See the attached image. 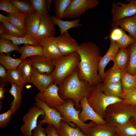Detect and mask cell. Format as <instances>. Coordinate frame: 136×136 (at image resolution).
<instances>
[{"label": "cell", "mask_w": 136, "mask_h": 136, "mask_svg": "<svg viewBox=\"0 0 136 136\" xmlns=\"http://www.w3.org/2000/svg\"><path fill=\"white\" fill-rule=\"evenodd\" d=\"M77 52L80 58L77 66L80 79L92 86L101 83L98 66L102 56L97 45L91 42H85L79 44Z\"/></svg>", "instance_id": "cell-1"}, {"label": "cell", "mask_w": 136, "mask_h": 136, "mask_svg": "<svg viewBox=\"0 0 136 136\" xmlns=\"http://www.w3.org/2000/svg\"><path fill=\"white\" fill-rule=\"evenodd\" d=\"M78 72L77 68L58 86L60 96L64 100H73L75 103L76 109L77 110L81 109V100L89 97L93 87L87 82L80 79Z\"/></svg>", "instance_id": "cell-2"}, {"label": "cell", "mask_w": 136, "mask_h": 136, "mask_svg": "<svg viewBox=\"0 0 136 136\" xmlns=\"http://www.w3.org/2000/svg\"><path fill=\"white\" fill-rule=\"evenodd\" d=\"M80 60L79 55L76 52L53 60L55 69L51 74L54 83L58 86L76 69Z\"/></svg>", "instance_id": "cell-3"}, {"label": "cell", "mask_w": 136, "mask_h": 136, "mask_svg": "<svg viewBox=\"0 0 136 136\" xmlns=\"http://www.w3.org/2000/svg\"><path fill=\"white\" fill-rule=\"evenodd\" d=\"M75 105V103L73 100L67 99L63 105L54 108L60 113L62 117L70 126L74 127H78L87 135L88 129L96 123L92 121L88 123L82 122L79 117L81 110H77Z\"/></svg>", "instance_id": "cell-4"}, {"label": "cell", "mask_w": 136, "mask_h": 136, "mask_svg": "<svg viewBox=\"0 0 136 136\" xmlns=\"http://www.w3.org/2000/svg\"><path fill=\"white\" fill-rule=\"evenodd\" d=\"M132 116V106L122 100L107 107L104 119L109 124L120 125L129 122Z\"/></svg>", "instance_id": "cell-5"}, {"label": "cell", "mask_w": 136, "mask_h": 136, "mask_svg": "<svg viewBox=\"0 0 136 136\" xmlns=\"http://www.w3.org/2000/svg\"><path fill=\"white\" fill-rule=\"evenodd\" d=\"M87 99L90 106L104 119L106 110L109 106L123 100L121 99L105 94L101 90L99 84L93 86L90 95Z\"/></svg>", "instance_id": "cell-6"}, {"label": "cell", "mask_w": 136, "mask_h": 136, "mask_svg": "<svg viewBox=\"0 0 136 136\" xmlns=\"http://www.w3.org/2000/svg\"><path fill=\"white\" fill-rule=\"evenodd\" d=\"M44 113L41 108L36 105L29 109L27 112L23 117L24 123L20 130L24 136H32V131L37 126L39 117L41 116L43 119Z\"/></svg>", "instance_id": "cell-7"}, {"label": "cell", "mask_w": 136, "mask_h": 136, "mask_svg": "<svg viewBox=\"0 0 136 136\" xmlns=\"http://www.w3.org/2000/svg\"><path fill=\"white\" fill-rule=\"evenodd\" d=\"M34 98L36 101L35 105L42 108L45 113L43 118L39 121L41 124L51 125L56 129L60 127L62 121L66 122L60 113L55 108L49 107L44 101L36 96Z\"/></svg>", "instance_id": "cell-8"}, {"label": "cell", "mask_w": 136, "mask_h": 136, "mask_svg": "<svg viewBox=\"0 0 136 136\" xmlns=\"http://www.w3.org/2000/svg\"><path fill=\"white\" fill-rule=\"evenodd\" d=\"M99 4L97 0H72L63 18H76L84 14L87 10L94 8Z\"/></svg>", "instance_id": "cell-9"}, {"label": "cell", "mask_w": 136, "mask_h": 136, "mask_svg": "<svg viewBox=\"0 0 136 136\" xmlns=\"http://www.w3.org/2000/svg\"><path fill=\"white\" fill-rule=\"evenodd\" d=\"M125 4L121 2L113 3L111 10L112 21H117L132 17L136 14V0H128Z\"/></svg>", "instance_id": "cell-10"}, {"label": "cell", "mask_w": 136, "mask_h": 136, "mask_svg": "<svg viewBox=\"0 0 136 136\" xmlns=\"http://www.w3.org/2000/svg\"><path fill=\"white\" fill-rule=\"evenodd\" d=\"M55 25L49 13L42 15L39 26L33 40L39 44L44 39L54 36L56 34Z\"/></svg>", "instance_id": "cell-11"}, {"label": "cell", "mask_w": 136, "mask_h": 136, "mask_svg": "<svg viewBox=\"0 0 136 136\" xmlns=\"http://www.w3.org/2000/svg\"><path fill=\"white\" fill-rule=\"evenodd\" d=\"M59 89L58 86L53 83L44 91L39 92L36 96L44 101L49 107L55 108L62 105L66 101L59 96Z\"/></svg>", "instance_id": "cell-12"}, {"label": "cell", "mask_w": 136, "mask_h": 136, "mask_svg": "<svg viewBox=\"0 0 136 136\" xmlns=\"http://www.w3.org/2000/svg\"><path fill=\"white\" fill-rule=\"evenodd\" d=\"M59 49L63 56L77 52L79 44L69 34L68 32L56 37Z\"/></svg>", "instance_id": "cell-13"}, {"label": "cell", "mask_w": 136, "mask_h": 136, "mask_svg": "<svg viewBox=\"0 0 136 136\" xmlns=\"http://www.w3.org/2000/svg\"><path fill=\"white\" fill-rule=\"evenodd\" d=\"M80 103L82 109L79 115L80 120L83 122L90 120L99 124L107 123L106 121L95 111L89 104L87 97H85L80 100Z\"/></svg>", "instance_id": "cell-14"}, {"label": "cell", "mask_w": 136, "mask_h": 136, "mask_svg": "<svg viewBox=\"0 0 136 136\" xmlns=\"http://www.w3.org/2000/svg\"><path fill=\"white\" fill-rule=\"evenodd\" d=\"M39 44L42 48L43 55L52 60L63 56L55 36L44 39L40 41Z\"/></svg>", "instance_id": "cell-15"}, {"label": "cell", "mask_w": 136, "mask_h": 136, "mask_svg": "<svg viewBox=\"0 0 136 136\" xmlns=\"http://www.w3.org/2000/svg\"><path fill=\"white\" fill-rule=\"evenodd\" d=\"M31 83L35 85L42 92L46 89L54 82L51 74L41 73L33 68L31 79Z\"/></svg>", "instance_id": "cell-16"}, {"label": "cell", "mask_w": 136, "mask_h": 136, "mask_svg": "<svg viewBox=\"0 0 136 136\" xmlns=\"http://www.w3.org/2000/svg\"><path fill=\"white\" fill-rule=\"evenodd\" d=\"M29 58L33 67L41 73L51 74L55 69L53 61L43 55L35 56Z\"/></svg>", "instance_id": "cell-17"}, {"label": "cell", "mask_w": 136, "mask_h": 136, "mask_svg": "<svg viewBox=\"0 0 136 136\" xmlns=\"http://www.w3.org/2000/svg\"><path fill=\"white\" fill-rule=\"evenodd\" d=\"M119 49L115 42L110 40V45L108 51L104 56L101 57L98 63V73L102 80L104 76L106 66L110 61H113Z\"/></svg>", "instance_id": "cell-18"}, {"label": "cell", "mask_w": 136, "mask_h": 136, "mask_svg": "<svg viewBox=\"0 0 136 136\" xmlns=\"http://www.w3.org/2000/svg\"><path fill=\"white\" fill-rule=\"evenodd\" d=\"M87 136H118L115 126L107 123L96 124L88 129Z\"/></svg>", "instance_id": "cell-19"}, {"label": "cell", "mask_w": 136, "mask_h": 136, "mask_svg": "<svg viewBox=\"0 0 136 136\" xmlns=\"http://www.w3.org/2000/svg\"><path fill=\"white\" fill-rule=\"evenodd\" d=\"M42 15L36 12L27 15L24 20L26 29V35L32 38L36 33L40 26Z\"/></svg>", "instance_id": "cell-20"}, {"label": "cell", "mask_w": 136, "mask_h": 136, "mask_svg": "<svg viewBox=\"0 0 136 136\" xmlns=\"http://www.w3.org/2000/svg\"><path fill=\"white\" fill-rule=\"evenodd\" d=\"M111 25L112 27H120L136 41V19L132 16L113 22Z\"/></svg>", "instance_id": "cell-21"}, {"label": "cell", "mask_w": 136, "mask_h": 136, "mask_svg": "<svg viewBox=\"0 0 136 136\" xmlns=\"http://www.w3.org/2000/svg\"><path fill=\"white\" fill-rule=\"evenodd\" d=\"M101 90L106 95L122 99L123 92L121 81L115 83H101Z\"/></svg>", "instance_id": "cell-22"}, {"label": "cell", "mask_w": 136, "mask_h": 136, "mask_svg": "<svg viewBox=\"0 0 136 136\" xmlns=\"http://www.w3.org/2000/svg\"><path fill=\"white\" fill-rule=\"evenodd\" d=\"M130 55L128 47L120 48L113 60L114 66L123 72L126 71L128 65Z\"/></svg>", "instance_id": "cell-23"}, {"label": "cell", "mask_w": 136, "mask_h": 136, "mask_svg": "<svg viewBox=\"0 0 136 136\" xmlns=\"http://www.w3.org/2000/svg\"><path fill=\"white\" fill-rule=\"evenodd\" d=\"M23 88L14 84H11V87L8 92L14 98L10 104V109L13 115L20 108L22 105V91Z\"/></svg>", "instance_id": "cell-24"}, {"label": "cell", "mask_w": 136, "mask_h": 136, "mask_svg": "<svg viewBox=\"0 0 136 136\" xmlns=\"http://www.w3.org/2000/svg\"><path fill=\"white\" fill-rule=\"evenodd\" d=\"M51 17L55 25H57L60 29V35L68 32V30L71 28H79L82 26V24L79 23L81 20L79 18L68 21L58 19L53 15H51Z\"/></svg>", "instance_id": "cell-25"}, {"label": "cell", "mask_w": 136, "mask_h": 136, "mask_svg": "<svg viewBox=\"0 0 136 136\" xmlns=\"http://www.w3.org/2000/svg\"><path fill=\"white\" fill-rule=\"evenodd\" d=\"M19 52L21 54L19 59L22 61L28 57L43 55L42 49L40 45L35 46L24 44L23 46L20 47Z\"/></svg>", "instance_id": "cell-26"}, {"label": "cell", "mask_w": 136, "mask_h": 136, "mask_svg": "<svg viewBox=\"0 0 136 136\" xmlns=\"http://www.w3.org/2000/svg\"><path fill=\"white\" fill-rule=\"evenodd\" d=\"M56 130L59 136H87L78 127H72L63 121L60 122L59 128Z\"/></svg>", "instance_id": "cell-27"}, {"label": "cell", "mask_w": 136, "mask_h": 136, "mask_svg": "<svg viewBox=\"0 0 136 136\" xmlns=\"http://www.w3.org/2000/svg\"><path fill=\"white\" fill-rule=\"evenodd\" d=\"M18 68L21 72L25 84L31 83L33 67L30 58H27L22 61Z\"/></svg>", "instance_id": "cell-28"}, {"label": "cell", "mask_w": 136, "mask_h": 136, "mask_svg": "<svg viewBox=\"0 0 136 136\" xmlns=\"http://www.w3.org/2000/svg\"><path fill=\"white\" fill-rule=\"evenodd\" d=\"M120 81L123 93L136 89V80L134 75H131L126 71L123 72Z\"/></svg>", "instance_id": "cell-29"}, {"label": "cell", "mask_w": 136, "mask_h": 136, "mask_svg": "<svg viewBox=\"0 0 136 136\" xmlns=\"http://www.w3.org/2000/svg\"><path fill=\"white\" fill-rule=\"evenodd\" d=\"M10 0L21 14L27 15L36 12L30 0Z\"/></svg>", "instance_id": "cell-30"}, {"label": "cell", "mask_w": 136, "mask_h": 136, "mask_svg": "<svg viewBox=\"0 0 136 136\" xmlns=\"http://www.w3.org/2000/svg\"><path fill=\"white\" fill-rule=\"evenodd\" d=\"M123 71L114 66L105 72L103 79L104 83H115L120 81Z\"/></svg>", "instance_id": "cell-31"}, {"label": "cell", "mask_w": 136, "mask_h": 136, "mask_svg": "<svg viewBox=\"0 0 136 136\" xmlns=\"http://www.w3.org/2000/svg\"><path fill=\"white\" fill-rule=\"evenodd\" d=\"M7 79L8 82L14 84L23 88L25 84L21 72L17 68L7 71Z\"/></svg>", "instance_id": "cell-32"}, {"label": "cell", "mask_w": 136, "mask_h": 136, "mask_svg": "<svg viewBox=\"0 0 136 136\" xmlns=\"http://www.w3.org/2000/svg\"><path fill=\"white\" fill-rule=\"evenodd\" d=\"M26 15L25 14H15L8 13L6 14V16L9 17L10 19V23L26 35V29L24 19Z\"/></svg>", "instance_id": "cell-33"}, {"label": "cell", "mask_w": 136, "mask_h": 136, "mask_svg": "<svg viewBox=\"0 0 136 136\" xmlns=\"http://www.w3.org/2000/svg\"><path fill=\"white\" fill-rule=\"evenodd\" d=\"M19 58H13L4 53L0 54V63L8 70L16 69L22 62Z\"/></svg>", "instance_id": "cell-34"}, {"label": "cell", "mask_w": 136, "mask_h": 136, "mask_svg": "<svg viewBox=\"0 0 136 136\" xmlns=\"http://www.w3.org/2000/svg\"><path fill=\"white\" fill-rule=\"evenodd\" d=\"M0 38L7 39L11 41L14 45L18 46L21 44H29L35 46H39V45L26 36L24 37H17L11 36L6 33L0 35Z\"/></svg>", "instance_id": "cell-35"}, {"label": "cell", "mask_w": 136, "mask_h": 136, "mask_svg": "<svg viewBox=\"0 0 136 136\" xmlns=\"http://www.w3.org/2000/svg\"><path fill=\"white\" fill-rule=\"evenodd\" d=\"M115 126L118 136H136V126L130 121Z\"/></svg>", "instance_id": "cell-36"}, {"label": "cell", "mask_w": 136, "mask_h": 136, "mask_svg": "<svg viewBox=\"0 0 136 136\" xmlns=\"http://www.w3.org/2000/svg\"><path fill=\"white\" fill-rule=\"evenodd\" d=\"M72 0H54L55 17L61 19L65 11L70 5Z\"/></svg>", "instance_id": "cell-37"}, {"label": "cell", "mask_w": 136, "mask_h": 136, "mask_svg": "<svg viewBox=\"0 0 136 136\" xmlns=\"http://www.w3.org/2000/svg\"><path fill=\"white\" fill-rule=\"evenodd\" d=\"M130 45L129 63L126 72L134 75L136 73V41Z\"/></svg>", "instance_id": "cell-38"}, {"label": "cell", "mask_w": 136, "mask_h": 136, "mask_svg": "<svg viewBox=\"0 0 136 136\" xmlns=\"http://www.w3.org/2000/svg\"><path fill=\"white\" fill-rule=\"evenodd\" d=\"M19 49L18 46L14 44L10 40L0 38V53H8L15 51L19 52Z\"/></svg>", "instance_id": "cell-39"}, {"label": "cell", "mask_w": 136, "mask_h": 136, "mask_svg": "<svg viewBox=\"0 0 136 136\" xmlns=\"http://www.w3.org/2000/svg\"><path fill=\"white\" fill-rule=\"evenodd\" d=\"M2 23L5 29L6 34L17 37H24L26 36L11 23L7 22Z\"/></svg>", "instance_id": "cell-40"}, {"label": "cell", "mask_w": 136, "mask_h": 136, "mask_svg": "<svg viewBox=\"0 0 136 136\" xmlns=\"http://www.w3.org/2000/svg\"><path fill=\"white\" fill-rule=\"evenodd\" d=\"M135 41L133 38L127 35L124 31L121 37L116 42L120 48L127 47Z\"/></svg>", "instance_id": "cell-41"}, {"label": "cell", "mask_w": 136, "mask_h": 136, "mask_svg": "<svg viewBox=\"0 0 136 136\" xmlns=\"http://www.w3.org/2000/svg\"><path fill=\"white\" fill-rule=\"evenodd\" d=\"M30 2L36 12L42 16L49 13L47 10L46 0H30Z\"/></svg>", "instance_id": "cell-42"}, {"label": "cell", "mask_w": 136, "mask_h": 136, "mask_svg": "<svg viewBox=\"0 0 136 136\" xmlns=\"http://www.w3.org/2000/svg\"><path fill=\"white\" fill-rule=\"evenodd\" d=\"M0 10L12 14H21L12 4L10 0H0Z\"/></svg>", "instance_id": "cell-43"}, {"label": "cell", "mask_w": 136, "mask_h": 136, "mask_svg": "<svg viewBox=\"0 0 136 136\" xmlns=\"http://www.w3.org/2000/svg\"><path fill=\"white\" fill-rule=\"evenodd\" d=\"M122 99L131 106H136V89L126 93H123Z\"/></svg>", "instance_id": "cell-44"}, {"label": "cell", "mask_w": 136, "mask_h": 136, "mask_svg": "<svg viewBox=\"0 0 136 136\" xmlns=\"http://www.w3.org/2000/svg\"><path fill=\"white\" fill-rule=\"evenodd\" d=\"M13 115L10 109L7 112L0 114V127L4 128L8 125L11 119V116Z\"/></svg>", "instance_id": "cell-45"}, {"label": "cell", "mask_w": 136, "mask_h": 136, "mask_svg": "<svg viewBox=\"0 0 136 136\" xmlns=\"http://www.w3.org/2000/svg\"><path fill=\"white\" fill-rule=\"evenodd\" d=\"M124 31V30L119 27H113L111 30L109 37L110 40L116 42L121 37Z\"/></svg>", "instance_id": "cell-46"}, {"label": "cell", "mask_w": 136, "mask_h": 136, "mask_svg": "<svg viewBox=\"0 0 136 136\" xmlns=\"http://www.w3.org/2000/svg\"><path fill=\"white\" fill-rule=\"evenodd\" d=\"M32 136H49L45 133V129L42 126V124L39 122L37 126L32 132Z\"/></svg>", "instance_id": "cell-47"}, {"label": "cell", "mask_w": 136, "mask_h": 136, "mask_svg": "<svg viewBox=\"0 0 136 136\" xmlns=\"http://www.w3.org/2000/svg\"><path fill=\"white\" fill-rule=\"evenodd\" d=\"M5 68L2 65L0 64V84L5 86L8 82L7 79V71Z\"/></svg>", "instance_id": "cell-48"}, {"label": "cell", "mask_w": 136, "mask_h": 136, "mask_svg": "<svg viewBox=\"0 0 136 136\" xmlns=\"http://www.w3.org/2000/svg\"><path fill=\"white\" fill-rule=\"evenodd\" d=\"M45 129L46 134L49 136H59L55 128L51 125L47 124Z\"/></svg>", "instance_id": "cell-49"}, {"label": "cell", "mask_w": 136, "mask_h": 136, "mask_svg": "<svg viewBox=\"0 0 136 136\" xmlns=\"http://www.w3.org/2000/svg\"><path fill=\"white\" fill-rule=\"evenodd\" d=\"M132 116L130 122L136 126V106H132Z\"/></svg>", "instance_id": "cell-50"}, {"label": "cell", "mask_w": 136, "mask_h": 136, "mask_svg": "<svg viewBox=\"0 0 136 136\" xmlns=\"http://www.w3.org/2000/svg\"><path fill=\"white\" fill-rule=\"evenodd\" d=\"M5 86L3 84H0V100L3 99L5 97L4 94L5 93Z\"/></svg>", "instance_id": "cell-51"}, {"label": "cell", "mask_w": 136, "mask_h": 136, "mask_svg": "<svg viewBox=\"0 0 136 136\" xmlns=\"http://www.w3.org/2000/svg\"><path fill=\"white\" fill-rule=\"evenodd\" d=\"M0 21L1 23H3L7 22H10V19L9 17L5 16L0 14Z\"/></svg>", "instance_id": "cell-52"}, {"label": "cell", "mask_w": 136, "mask_h": 136, "mask_svg": "<svg viewBox=\"0 0 136 136\" xmlns=\"http://www.w3.org/2000/svg\"><path fill=\"white\" fill-rule=\"evenodd\" d=\"M52 0H46V4L47 10L50 12H51L50 7Z\"/></svg>", "instance_id": "cell-53"}, {"label": "cell", "mask_w": 136, "mask_h": 136, "mask_svg": "<svg viewBox=\"0 0 136 136\" xmlns=\"http://www.w3.org/2000/svg\"><path fill=\"white\" fill-rule=\"evenodd\" d=\"M6 30L3 23H1L0 24V35L4 33H6Z\"/></svg>", "instance_id": "cell-54"}, {"label": "cell", "mask_w": 136, "mask_h": 136, "mask_svg": "<svg viewBox=\"0 0 136 136\" xmlns=\"http://www.w3.org/2000/svg\"><path fill=\"white\" fill-rule=\"evenodd\" d=\"M132 17L136 19V14L132 16Z\"/></svg>", "instance_id": "cell-55"}, {"label": "cell", "mask_w": 136, "mask_h": 136, "mask_svg": "<svg viewBox=\"0 0 136 136\" xmlns=\"http://www.w3.org/2000/svg\"><path fill=\"white\" fill-rule=\"evenodd\" d=\"M134 76H135V79H136V73H135V75H134Z\"/></svg>", "instance_id": "cell-56"}]
</instances>
